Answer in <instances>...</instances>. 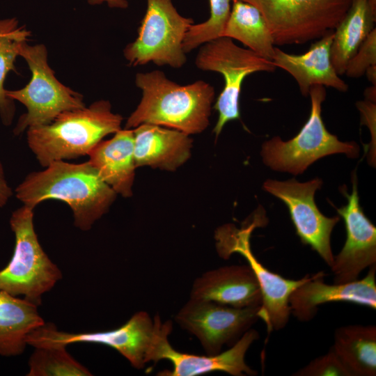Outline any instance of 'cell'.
Instances as JSON below:
<instances>
[{
	"label": "cell",
	"instance_id": "d4e9b609",
	"mask_svg": "<svg viewBox=\"0 0 376 376\" xmlns=\"http://www.w3.org/2000/svg\"><path fill=\"white\" fill-rule=\"evenodd\" d=\"M30 33L17 26L15 19L0 20V113L6 125L10 124L15 113L13 100L6 95L4 81L10 70H15V61L19 56V47Z\"/></svg>",
	"mask_w": 376,
	"mask_h": 376
},
{
	"label": "cell",
	"instance_id": "d6a6232c",
	"mask_svg": "<svg viewBox=\"0 0 376 376\" xmlns=\"http://www.w3.org/2000/svg\"><path fill=\"white\" fill-rule=\"evenodd\" d=\"M365 74L369 81L372 83L373 86H376V65L369 67Z\"/></svg>",
	"mask_w": 376,
	"mask_h": 376
},
{
	"label": "cell",
	"instance_id": "7a4b0ae2",
	"mask_svg": "<svg viewBox=\"0 0 376 376\" xmlns=\"http://www.w3.org/2000/svg\"><path fill=\"white\" fill-rule=\"evenodd\" d=\"M135 83L142 97L125 129L152 124L191 135L207 127L214 100V89L210 84L198 80L180 85L160 70L137 73Z\"/></svg>",
	"mask_w": 376,
	"mask_h": 376
},
{
	"label": "cell",
	"instance_id": "83f0119b",
	"mask_svg": "<svg viewBox=\"0 0 376 376\" xmlns=\"http://www.w3.org/2000/svg\"><path fill=\"white\" fill-rule=\"evenodd\" d=\"M292 375L351 376V374L331 347L325 354L315 358Z\"/></svg>",
	"mask_w": 376,
	"mask_h": 376
},
{
	"label": "cell",
	"instance_id": "7402d4cb",
	"mask_svg": "<svg viewBox=\"0 0 376 376\" xmlns=\"http://www.w3.org/2000/svg\"><path fill=\"white\" fill-rule=\"evenodd\" d=\"M376 13L368 0H353L351 6L333 32L331 60L339 75L345 74L349 61L375 28Z\"/></svg>",
	"mask_w": 376,
	"mask_h": 376
},
{
	"label": "cell",
	"instance_id": "e0dca14e",
	"mask_svg": "<svg viewBox=\"0 0 376 376\" xmlns=\"http://www.w3.org/2000/svg\"><path fill=\"white\" fill-rule=\"evenodd\" d=\"M190 298L236 308L262 304L260 285L249 265L225 266L204 273L194 281Z\"/></svg>",
	"mask_w": 376,
	"mask_h": 376
},
{
	"label": "cell",
	"instance_id": "9c48e42d",
	"mask_svg": "<svg viewBox=\"0 0 376 376\" xmlns=\"http://www.w3.org/2000/svg\"><path fill=\"white\" fill-rule=\"evenodd\" d=\"M195 63L198 69L219 72L224 78V87L214 106L219 113L213 130L216 138L227 123L240 119V96L244 79L254 72H272L276 68L272 61L239 47L224 36L204 43Z\"/></svg>",
	"mask_w": 376,
	"mask_h": 376
},
{
	"label": "cell",
	"instance_id": "30bf717a",
	"mask_svg": "<svg viewBox=\"0 0 376 376\" xmlns=\"http://www.w3.org/2000/svg\"><path fill=\"white\" fill-rule=\"evenodd\" d=\"M191 18L181 15L171 0H147V9L136 39L124 49L131 65L148 63L162 66L181 68L187 57L182 43Z\"/></svg>",
	"mask_w": 376,
	"mask_h": 376
},
{
	"label": "cell",
	"instance_id": "44dd1931",
	"mask_svg": "<svg viewBox=\"0 0 376 376\" xmlns=\"http://www.w3.org/2000/svg\"><path fill=\"white\" fill-rule=\"evenodd\" d=\"M43 324L36 305L0 290V355L21 354L28 334Z\"/></svg>",
	"mask_w": 376,
	"mask_h": 376
},
{
	"label": "cell",
	"instance_id": "d6986e66",
	"mask_svg": "<svg viewBox=\"0 0 376 376\" xmlns=\"http://www.w3.org/2000/svg\"><path fill=\"white\" fill-rule=\"evenodd\" d=\"M136 167L174 171L191 156L192 139L181 131L152 124L133 130Z\"/></svg>",
	"mask_w": 376,
	"mask_h": 376
},
{
	"label": "cell",
	"instance_id": "52a82bcc",
	"mask_svg": "<svg viewBox=\"0 0 376 376\" xmlns=\"http://www.w3.org/2000/svg\"><path fill=\"white\" fill-rule=\"evenodd\" d=\"M264 17L274 45L302 44L333 31L353 0H241Z\"/></svg>",
	"mask_w": 376,
	"mask_h": 376
},
{
	"label": "cell",
	"instance_id": "ffe728a7",
	"mask_svg": "<svg viewBox=\"0 0 376 376\" xmlns=\"http://www.w3.org/2000/svg\"><path fill=\"white\" fill-rule=\"evenodd\" d=\"M88 155L100 178L117 194L125 198L132 196L136 168L133 130H120L111 139L99 142Z\"/></svg>",
	"mask_w": 376,
	"mask_h": 376
},
{
	"label": "cell",
	"instance_id": "8992f818",
	"mask_svg": "<svg viewBox=\"0 0 376 376\" xmlns=\"http://www.w3.org/2000/svg\"><path fill=\"white\" fill-rule=\"evenodd\" d=\"M19 56L26 61L31 79L21 89L6 90L9 98L20 102L27 109L18 120L15 134L26 128L49 124L63 112L85 107L82 95L56 78L43 45H29L24 41L19 47Z\"/></svg>",
	"mask_w": 376,
	"mask_h": 376
},
{
	"label": "cell",
	"instance_id": "4316f807",
	"mask_svg": "<svg viewBox=\"0 0 376 376\" xmlns=\"http://www.w3.org/2000/svg\"><path fill=\"white\" fill-rule=\"evenodd\" d=\"M233 0H209L210 17L200 24H193L187 31L182 49L185 54L198 46L221 37Z\"/></svg>",
	"mask_w": 376,
	"mask_h": 376
},
{
	"label": "cell",
	"instance_id": "4fadbf2b",
	"mask_svg": "<svg viewBox=\"0 0 376 376\" xmlns=\"http://www.w3.org/2000/svg\"><path fill=\"white\" fill-rule=\"evenodd\" d=\"M322 185L318 178L305 182L294 178L287 181L267 180L263 189L286 205L301 242L309 245L331 267L334 258L331 235L340 217H327L318 208L314 195Z\"/></svg>",
	"mask_w": 376,
	"mask_h": 376
},
{
	"label": "cell",
	"instance_id": "2e32d148",
	"mask_svg": "<svg viewBox=\"0 0 376 376\" xmlns=\"http://www.w3.org/2000/svg\"><path fill=\"white\" fill-rule=\"evenodd\" d=\"M376 265L369 267L362 279L345 283L327 284L325 273L309 275L308 279L290 294V314L301 322L315 318L318 306L329 302L344 301L376 308Z\"/></svg>",
	"mask_w": 376,
	"mask_h": 376
},
{
	"label": "cell",
	"instance_id": "1f68e13d",
	"mask_svg": "<svg viewBox=\"0 0 376 376\" xmlns=\"http://www.w3.org/2000/svg\"><path fill=\"white\" fill-rule=\"evenodd\" d=\"M91 5H97L102 3H107L111 8H125L127 7V0H88Z\"/></svg>",
	"mask_w": 376,
	"mask_h": 376
},
{
	"label": "cell",
	"instance_id": "3957f363",
	"mask_svg": "<svg viewBox=\"0 0 376 376\" xmlns=\"http://www.w3.org/2000/svg\"><path fill=\"white\" fill-rule=\"evenodd\" d=\"M123 117L107 100L67 111L51 123L28 128L27 142L41 166L88 155L103 138L121 130Z\"/></svg>",
	"mask_w": 376,
	"mask_h": 376
},
{
	"label": "cell",
	"instance_id": "7c38bea8",
	"mask_svg": "<svg viewBox=\"0 0 376 376\" xmlns=\"http://www.w3.org/2000/svg\"><path fill=\"white\" fill-rule=\"evenodd\" d=\"M260 306L236 308L191 299L175 317L177 323L197 337L207 355L234 344L259 319Z\"/></svg>",
	"mask_w": 376,
	"mask_h": 376
},
{
	"label": "cell",
	"instance_id": "ac0fdd59",
	"mask_svg": "<svg viewBox=\"0 0 376 376\" xmlns=\"http://www.w3.org/2000/svg\"><path fill=\"white\" fill-rule=\"evenodd\" d=\"M333 32L319 38L303 54H288L275 47L272 61L295 79L304 96H308L310 88L316 85L343 93L348 90L347 84L336 72L331 60Z\"/></svg>",
	"mask_w": 376,
	"mask_h": 376
},
{
	"label": "cell",
	"instance_id": "cb8c5ba5",
	"mask_svg": "<svg viewBox=\"0 0 376 376\" xmlns=\"http://www.w3.org/2000/svg\"><path fill=\"white\" fill-rule=\"evenodd\" d=\"M222 36L237 40L258 55L272 60L275 47L271 31L260 10L241 0H233Z\"/></svg>",
	"mask_w": 376,
	"mask_h": 376
},
{
	"label": "cell",
	"instance_id": "5b68a950",
	"mask_svg": "<svg viewBox=\"0 0 376 376\" xmlns=\"http://www.w3.org/2000/svg\"><path fill=\"white\" fill-rule=\"evenodd\" d=\"M308 95L311 112L299 132L289 141H283L275 136L262 146L263 162L273 170L297 175L327 155L344 153L350 158L359 155V147L356 143L340 141L325 127L321 116L322 104L326 97L325 87L313 86Z\"/></svg>",
	"mask_w": 376,
	"mask_h": 376
},
{
	"label": "cell",
	"instance_id": "277c9868",
	"mask_svg": "<svg viewBox=\"0 0 376 376\" xmlns=\"http://www.w3.org/2000/svg\"><path fill=\"white\" fill-rule=\"evenodd\" d=\"M15 236L11 260L0 271V290L24 295L39 306L42 295L54 288L62 273L42 249L33 226V208L26 205L14 211L10 219Z\"/></svg>",
	"mask_w": 376,
	"mask_h": 376
},
{
	"label": "cell",
	"instance_id": "8fae6325",
	"mask_svg": "<svg viewBox=\"0 0 376 376\" xmlns=\"http://www.w3.org/2000/svg\"><path fill=\"white\" fill-rule=\"evenodd\" d=\"M256 219L247 226L237 228L232 224L219 228L215 233L216 247L220 257L228 258L234 253L241 254L253 271L262 294L258 316L267 327L268 334L283 329L288 324L290 311L289 297L292 291L304 283L310 274L298 279H288L265 267L252 253L250 237L253 230L261 226Z\"/></svg>",
	"mask_w": 376,
	"mask_h": 376
},
{
	"label": "cell",
	"instance_id": "484cf974",
	"mask_svg": "<svg viewBox=\"0 0 376 376\" xmlns=\"http://www.w3.org/2000/svg\"><path fill=\"white\" fill-rule=\"evenodd\" d=\"M28 376H89L92 373L79 363L64 346L36 347L31 355Z\"/></svg>",
	"mask_w": 376,
	"mask_h": 376
},
{
	"label": "cell",
	"instance_id": "f1b7e54d",
	"mask_svg": "<svg viewBox=\"0 0 376 376\" xmlns=\"http://www.w3.org/2000/svg\"><path fill=\"white\" fill-rule=\"evenodd\" d=\"M376 65V30L369 33L357 52L349 61L345 74L348 77L359 78L366 70Z\"/></svg>",
	"mask_w": 376,
	"mask_h": 376
},
{
	"label": "cell",
	"instance_id": "e575fe53",
	"mask_svg": "<svg viewBox=\"0 0 376 376\" xmlns=\"http://www.w3.org/2000/svg\"><path fill=\"white\" fill-rule=\"evenodd\" d=\"M372 10L376 13V0H368Z\"/></svg>",
	"mask_w": 376,
	"mask_h": 376
},
{
	"label": "cell",
	"instance_id": "f546056e",
	"mask_svg": "<svg viewBox=\"0 0 376 376\" xmlns=\"http://www.w3.org/2000/svg\"><path fill=\"white\" fill-rule=\"evenodd\" d=\"M361 116V123L366 125L370 130L373 135H375V103L369 100L357 102Z\"/></svg>",
	"mask_w": 376,
	"mask_h": 376
},
{
	"label": "cell",
	"instance_id": "ba28073f",
	"mask_svg": "<svg viewBox=\"0 0 376 376\" xmlns=\"http://www.w3.org/2000/svg\"><path fill=\"white\" fill-rule=\"evenodd\" d=\"M163 326L158 315L152 320L146 312L140 311L121 327L104 331L68 333L58 331L53 323L45 322L28 334L26 342L34 347H66L77 343H100L115 349L134 368L141 369L151 361L152 350Z\"/></svg>",
	"mask_w": 376,
	"mask_h": 376
},
{
	"label": "cell",
	"instance_id": "836d02e7",
	"mask_svg": "<svg viewBox=\"0 0 376 376\" xmlns=\"http://www.w3.org/2000/svg\"><path fill=\"white\" fill-rule=\"evenodd\" d=\"M364 95L366 100L375 102L376 86L368 87L364 91Z\"/></svg>",
	"mask_w": 376,
	"mask_h": 376
},
{
	"label": "cell",
	"instance_id": "603a6c76",
	"mask_svg": "<svg viewBox=\"0 0 376 376\" xmlns=\"http://www.w3.org/2000/svg\"><path fill=\"white\" fill-rule=\"evenodd\" d=\"M351 376L376 375V327L350 324L337 328L331 347Z\"/></svg>",
	"mask_w": 376,
	"mask_h": 376
},
{
	"label": "cell",
	"instance_id": "6da1fadb",
	"mask_svg": "<svg viewBox=\"0 0 376 376\" xmlns=\"http://www.w3.org/2000/svg\"><path fill=\"white\" fill-rule=\"evenodd\" d=\"M15 193L24 205L33 209L46 200L65 202L72 211L75 226L84 231L108 212L117 196L88 161L72 164L63 160L30 173Z\"/></svg>",
	"mask_w": 376,
	"mask_h": 376
},
{
	"label": "cell",
	"instance_id": "9a60e30c",
	"mask_svg": "<svg viewBox=\"0 0 376 376\" xmlns=\"http://www.w3.org/2000/svg\"><path fill=\"white\" fill-rule=\"evenodd\" d=\"M172 331V322H164L152 350L151 361L166 359L171 362L172 370H164L159 375L196 376L214 371H222L233 376L256 375L245 362V355L259 334L249 329L230 347L215 355L201 356L182 353L169 343L168 336Z\"/></svg>",
	"mask_w": 376,
	"mask_h": 376
},
{
	"label": "cell",
	"instance_id": "4dcf8cb0",
	"mask_svg": "<svg viewBox=\"0 0 376 376\" xmlns=\"http://www.w3.org/2000/svg\"><path fill=\"white\" fill-rule=\"evenodd\" d=\"M13 194L4 175L3 168L0 162V207L4 206Z\"/></svg>",
	"mask_w": 376,
	"mask_h": 376
},
{
	"label": "cell",
	"instance_id": "5bb4252c",
	"mask_svg": "<svg viewBox=\"0 0 376 376\" xmlns=\"http://www.w3.org/2000/svg\"><path fill=\"white\" fill-rule=\"evenodd\" d=\"M352 181L351 194L345 185L340 188L347 200L345 205L337 209L344 220L346 240L330 267L336 283L357 280L363 270L376 265V228L360 205L355 173H352Z\"/></svg>",
	"mask_w": 376,
	"mask_h": 376
}]
</instances>
